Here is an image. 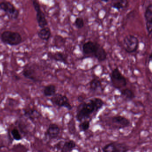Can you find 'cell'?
I'll return each mask as SVG.
<instances>
[{
	"mask_svg": "<svg viewBox=\"0 0 152 152\" xmlns=\"http://www.w3.org/2000/svg\"><path fill=\"white\" fill-rule=\"evenodd\" d=\"M1 71H0V77H1Z\"/></svg>",
	"mask_w": 152,
	"mask_h": 152,
	"instance_id": "obj_27",
	"label": "cell"
},
{
	"mask_svg": "<svg viewBox=\"0 0 152 152\" xmlns=\"http://www.w3.org/2000/svg\"><path fill=\"white\" fill-rule=\"evenodd\" d=\"M129 2L126 0H119L115 1L112 4V8L116 10H119L126 7L128 6Z\"/></svg>",
	"mask_w": 152,
	"mask_h": 152,
	"instance_id": "obj_20",
	"label": "cell"
},
{
	"mask_svg": "<svg viewBox=\"0 0 152 152\" xmlns=\"http://www.w3.org/2000/svg\"><path fill=\"white\" fill-rule=\"evenodd\" d=\"M76 147V143L72 140L62 142L60 151L61 152H72Z\"/></svg>",
	"mask_w": 152,
	"mask_h": 152,
	"instance_id": "obj_15",
	"label": "cell"
},
{
	"mask_svg": "<svg viewBox=\"0 0 152 152\" xmlns=\"http://www.w3.org/2000/svg\"><path fill=\"white\" fill-rule=\"evenodd\" d=\"M90 127V122L88 120H85L80 122L79 124V129L80 132L87 131Z\"/></svg>",
	"mask_w": 152,
	"mask_h": 152,
	"instance_id": "obj_22",
	"label": "cell"
},
{
	"mask_svg": "<svg viewBox=\"0 0 152 152\" xmlns=\"http://www.w3.org/2000/svg\"><path fill=\"white\" fill-rule=\"evenodd\" d=\"M38 37L42 40L48 41L51 36V31L49 27L41 28L37 33Z\"/></svg>",
	"mask_w": 152,
	"mask_h": 152,
	"instance_id": "obj_16",
	"label": "cell"
},
{
	"mask_svg": "<svg viewBox=\"0 0 152 152\" xmlns=\"http://www.w3.org/2000/svg\"><path fill=\"white\" fill-rule=\"evenodd\" d=\"M13 78L15 80L17 81H18L20 80H21V77L19 75H13Z\"/></svg>",
	"mask_w": 152,
	"mask_h": 152,
	"instance_id": "obj_25",
	"label": "cell"
},
{
	"mask_svg": "<svg viewBox=\"0 0 152 152\" xmlns=\"http://www.w3.org/2000/svg\"><path fill=\"white\" fill-rule=\"evenodd\" d=\"M25 115L30 120L34 121L35 119L39 117L40 113L35 109H26L24 113Z\"/></svg>",
	"mask_w": 152,
	"mask_h": 152,
	"instance_id": "obj_19",
	"label": "cell"
},
{
	"mask_svg": "<svg viewBox=\"0 0 152 152\" xmlns=\"http://www.w3.org/2000/svg\"><path fill=\"white\" fill-rule=\"evenodd\" d=\"M110 77L112 85L116 89L121 90L127 85L126 78L121 73L118 67L114 68L112 71Z\"/></svg>",
	"mask_w": 152,
	"mask_h": 152,
	"instance_id": "obj_4",
	"label": "cell"
},
{
	"mask_svg": "<svg viewBox=\"0 0 152 152\" xmlns=\"http://www.w3.org/2000/svg\"><path fill=\"white\" fill-rule=\"evenodd\" d=\"M104 104V101L99 98H93L82 102L76 110L75 118L79 122L88 120L93 114L97 113Z\"/></svg>",
	"mask_w": 152,
	"mask_h": 152,
	"instance_id": "obj_1",
	"label": "cell"
},
{
	"mask_svg": "<svg viewBox=\"0 0 152 152\" xmlns=\"http://www.w3.org/2000/svg\"><path fill=\"white\" fill-rule=\"evenodd\" d=\"M32 5L36 12V19L38 26L40 28L48 26V20L44 12L42 10L40 5L39 1L36 0H33Z\"/></svg>",
	"mask_w": 152,
	"mask_h": 152,
	"instance_id": "obj_9",
	"label": "cell"
},
{
	"mask_svg": "<svg viewBox=\"0 0 152 152\" xmlns=\"http://www.w3.org/2000/svg\"><path fill=\"white\" fill-rule=\"evenodd\" d=\"M103 1V2H106V3H107V2H108L109 1Z\"/></svg>",
	"mask_w": 152,
	"mask_h": 152,
	"instance_id": "obj_26",
	"label": "cell"
},
{
	"mask_svg": "<svg viewBox=\"0 0 152 152\" xmlns=\"http://www.w3.org/2000/svg\"><path fill=\"white\" fill-rule=\"evenodd\" d=\"M56 87L54 84L46 85L43 89V93L46 97H52L56 93Z\"/></svg>",
	"mask_w": 152,
	"mask_h": 152,
	"instance_id": "obj_17",
	"label": "cell"
},
{
	"mask_svg": "<svg viewBox=\"0 0 152 152\" xmlns=\"http://www.w3.org/2000/svg\"><path fill=\"white\" fill-rule=\"evenodd\" d=\"M145 20L146 29L148 36L151 35L152 30V4L148 5L146 8L144 14Z\"/></svg>",
	"mask_w": 152,
	"mask_h": 152,
	"instance_id": "obj_12",
	"label": "cell"
},
{
	"mask_svg": "<svg viewBox=\"0 0 152 152\" xmlns=\"http://www.w3.org/2000/svg\"><path fill=\"white\" fill-rule=\"evenodd\" d=\"M48 55L49 58L56 62L64 63L65 64H66L68 63V61H67L68 56L63 52H59V51H57L54 53L50 52V53H49Z\"/></svg>",
	"mask_w": 152,
	"mask_h": 152,
	"instance_id": "obj_13",
	"label": "cell"
},
{
	"mask_svg": "<svg viewBox=\"0 0 152 152\" xmlns=\"http://www.w3.org/2000/svg\"><path fill=\"white\" fill-rule=\"evenodd\" d=\"M123 45L126 52L132 53L137 50L139 42L137 38L134 35H128L124 39Z\"/></svg>",
	"mask_w": 152,
	"mask_h": 152,
	"instance_id": "obj_7",
	"label": "cell"
},
{
	"mask_svg": "<svg viewBox=\"0 0 152 152\" xmlns=\"http://www.w3.org/2000/svg\"><path fill=\"white\" fill-rule=\"evenodd\" d=\"M3 146H0V150H1V148H2L3 147Z\"/></svg>",
	"mask_w": 152,
	"mask_h": 152,
	"instance_id": "obj_28",
	"label": "cell"
},
{
	"mask_svg": "<svg viewBox=\"0 0 152 152\" xmlns=\"http://www.w3.org/2000/svg\"><path fill=\"white\" fill-rule=\"evenodd\" d=\"M22 74L25 78L34 82L39 81L37 76V72L32 66L28 65L25 66L22 71Z\"/></svg>",
	"mask_w": 152,
	"mask_h": 152,
	"instance_id": "obj_11",
	"label": "cell"
},
{
	"mask_svg": "<svg viewBox=\"0 0 152 152\" xmlns=\"http://www.w3.org/2000/svg\"><path fill=\"white\" fill-rule=\"evenodd\" d=\"M121 96L127 100H131L136 97L134 92L130 89L123 88L120 90Z\"/></svg>",
	"mask_w": 152,
	"mask_h": 152,
	"instance_id": "obj_18",
	"label": "cell"
},
{
	"mask_svg": "<svg viewBox=\"0 0 152 152\" xmlns=\"http://www.w3.org/2000/svg\"><path fill=\"white\" fill-rule=\"evenodd\" d=\"M50 100L55 106L58 107H65L68 110L72 109V106L70 103L69 99L65 95L60 93H56L51 97Z\"/></svg>",
	"mask_w": 152,
	"mask_h": 152,
	"instance_id": "obj_8",
	"label": "cell"
},
{
	"mask_svg": "<svg viewBox=\"0 0 152 152\" xmlns=\"http://www.w3.org/2000/svg\"><path fill=\"white\" fill-rule=\"evenodd\" d=\"M106 123L109 127L116 129H124L130 125L131 122L129 119L121 115H115L109 117Z\"/></svg>",
	"mask_w": 152,
	"mask_h": 152,
	"instance_id": "obj_5",
	"label": "cell"
},
{
	"mask_svg": "<svg viewBox=\"0 0 152 152\" xmlns=\"http://www.w3.org/2000/svg\"><path fill=\"white\" fill-rule=\"evenodd\" d=\"M11 133L14 139L17 141L21 140L23 138L19 130L17 128H15L12 129Z\"/></svg>",
	"mask_w": 152,
	"mask_h": 152,
	"instance_id": "obj_23",
	"label": "cell"
},
{
	"mask_svg": "<svg viewBox=\"0 0 152 152\" xmlns=\"http://www.w3.org/2000/svg\"><path fill=\"white\" fill-rule=\"evenodd\" d=\"M60 132V128L57 124H50L46 132V135L50 139H55L58 137Z\"/></svg>",
	"mask_w": 152,
	"mask_h": 152,
	"instance_id": "obj_14",
	"label": "cell"
},
{
	"mask_svg": "<svg viewBox=\"0 0 152 152\" xmlns=\"http://www.w3.org/2000/svg\"><path fill=\"white\" fill-rule=\"evenodd\" d=\"M0 10L6 13L10 19L16 20L20 15V11L13 3L8 1L0 2Z\"/></svg>",
	"mask_w": 152,
	"mask_h": 152,
	"instance_id": "obj_6",
	"label": "cell"
},
{
	"mask_svg": "<svg viewBox=\"0 0 152 152\" xmlns=\"http://www.w3.org/2000/svg\"><path fill=\"white\" fill-rule=\"evenodd\" d=\"M101 82L96 78L92 79L89 83L90 89L92 91H96L101 86Z\"/></svg>",
	"mask_w": 152,
	"mask_h": 152,
	"instance_id": "obj_21",
	"label": "cell"
},
{
	"mask_svg": "<svg viewBox=\"0 0 152 152\" xmlns=\"http://www.w3.org/2000/svg\"><path fill=\"white\" fill-rule=\"evenodd\" d=\"M75 25L78 29H82L84 26V22L83 18L81 17H78L75 21Z\"/></svg>",
	"mask_w": 152,
	"mask_h": 152,
	"instance_id": "obj_24",
	"label": "cell"
},
{
	"mask_svg": "<svg viewBox=\"0 0 152 152\" xmlns=\"http://www.w3.org/2000/svg\"><path fill=\"white\" fill-rule=\"evenodd\" d=\"M102 149L103 152H128L130 148L125 143L113 142L105 145Z\"/></svg>",
	"mask_w": 152,
	"mask_h": 152,
	"instance_id": "obj_10",
	"label": "cell"
},
{
	"mask_svg": "<svg viewBox=\"0 0 152 152\" xmlns=\"http://www.w3.org/2000/svg\"><path fill=\"white\" fill-rule=\"evenodd\" d=\"M83 55L93 56L99 62L106 59L107 54L103 47L96 42L89 41L85 42L82 47Z\"/></svg>",
	"mask_w": 152,
	"mask_h": 152,
	"instance_id": "obj_2",
	"label": "cell"
},
{
	"mask_svg": "<svg viewBox=\"0 0 152 152\" xmlns=\"http://www.w3.org/2000/svg\"><path fill=\"white\" fill-rule=\"evenodd\" d=\"M1 40L4 44L12 47L21 44L23 42V38L18 32L6 31L1 33Z\"/></svg>",
	"mask_w": 152,
	"mask_h": 152,
	"instance_id": "obj_3",
	"label": "cell"
}]
</instances>
